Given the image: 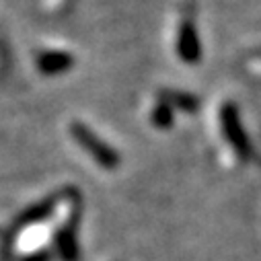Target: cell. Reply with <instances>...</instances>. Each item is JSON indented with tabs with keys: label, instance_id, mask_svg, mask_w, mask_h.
Masks as SVG:
<instances>
[{
	"label": "cell",
	"instance_id": "cell-7",
	"mask_svg": "<svg viewBox=\"0 0 261 261\" xmlns=\"http://www.w3.org/2000/svg\"><path fill=\"white\" fill-rule=\"evenodd\" d=\"M150 119H152L154 127H159V129H169V127L173 125V107L159 99L156 107L152 109V117H150Z\"/></svg>",
	"mask_w": 261,
	"mask_h": 261
},
{
	"label": "cell",
	"instance_id": "cell-6",
	"mask_svg": "<svg viewBox=\"0 0 261 261\" xmlns=\"http://www.w3.org/2000/svg\"><path fill=\"white\" fill-rule=\"evenodd\" d=\"M74 226H76V220L68 226H64L58 234V249H60L62 257L66 261H76L79 259V243H76Z\"/></svg>",
	"mask_w": 261,
	"mask_h": 261
},
{
	"label": "cell",
	"instance_id": "cell-4",
	"mask_svg": "<svg viewBox=\"0 0 261 261\" xmlns=\"http://www.w3.org/2000/svg\"><path fill=\"white\" fill-rule=\"evenodd\" d=\"M74 58L68 51H43L37 58V66L43 74H62L72 68Z\"/></svg>",
	"mask_w": 261,
	"mask_h": 261
},
{
	"label": "cell",
	"instance_id": "cell-5",
	"mask_svg": "<svg viewBox=\"0 0 261 261\" xmlns=\"http://www.w3.org/2000/svg\"><path fill=\"white\" fill-rule=\"evenodd\" d=\"M159 99L165 101L167 105H171L173 109L177 107V109H181L185 113H195L200 109V101L195 99L193 95H189V93H179V91L165 89V91L159 93Z\"/></svg>",
	"mask_w": 261,
	"mask_h": 261
},
{
	"label": "cell",
	"instance_id": "cell-2",
	"mask_svg": "<svg viewBox=\"0 0 261 261\" xmlns=\"http://www.w3.org/2000/svg\"><path fill=\"white\" fill-rule=\"evenodd\" d=\"M70 132H72V138H74L103 169L113 171V169L119 167V161H121V159H119L117 150H113L107 142H103L95 132H91V129H89L85 123L74 121V123L70 125Z\"/></svg>",
	"mask_w": 261,
	"mask_h": 261
},
{
	"label": "cell",
	"instance_id": "cell-1",
	"mask_svg": "<svg viewBox=\"0 0 261 261\" xmlns=\"http://www.w3.org/2000/svg\"><path fill=\"white\" fill-rule=\"evenodd\" d=\"M220 125H222V134L226 138V142L234 148L237 156L241 161H249L253 156V146L251 140L243 127L239 109L234 103H224L220 109Z\"/></svg>",
	"mask_w": 261,
	"mask_h": 261
},
{
	"label": "cell",
	"instance_id": "cell-3",
	"mask_svg": "<svg viewBox=\"0 0 261 261\" xmlns=\"http://www.w3.org/2000/svg\"><path fill=\"white\" fill-rule=\"evenodd\" d=\"M177 56L185 64H198L202 60V43L195 23L185 17L177 29Z\"/></svg>",
	"mask_w": 261,
	"mask_h": 261
}]
</instances>
